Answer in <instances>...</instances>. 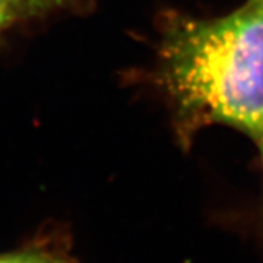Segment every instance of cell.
I'll return each instance as SVG.
<instances>
[{"label":"cell","instance_id":"cell-4","mask_svg":"<svg viewBox=\"0 0 263 263\" xmlns=\"http://www.w3.org/2000/svg\"><path fill=\"white\" fill-rule=\"evenodd\" d=\"M262 155H263V135H262Z\"/></svg>","mask_w":263,"mask_h":263},{"label":"cell","instance_id":"cell-2","mask_svg":"<svg viewBox=\"0 0 263 263\" xmlns=\"http://www.w3.org/2000/svg\"><path fill=\"white\" fill-rule=\"evenodd\" d=\"M0 263H65L57 260L54 257L48 256L46 253H37V252H29V253H18L8 254V256H0Z\"/></svg>","mask_w":263,"mask_h":263},{"label":"cell","instance_id":"cell-3","mask_svg":"<svg viewBox=\"0 0 263 263\" xmlns=\"http://www.w3.org/2000/svg\"><path fill=\"white\" fill-rule=\"evenodd\" d=\"M10 19L9 6L6 3V0H0V28L5 27Z\"/></svg>","mask_w":263,"mask_h":263},{"label":"cell","instance_id":"cell-1","mask_svg":"<svg viewBox=\"0 0 263 263\" xmlns=\"http://www.w3.org/2000/svg\"><path fill=\"white\" fill-rule=\"evenodd\" d=\"M164 56L170 92L184 117L262 136L263 0L226 18L181 25Z\"/></svg>","mask_w":263,"mask_h":263}]
</instances>
